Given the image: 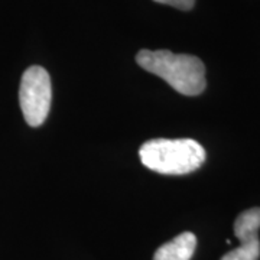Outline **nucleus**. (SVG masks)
Masks as SVG:
<instances>
[{"mask_svg":"<svg viewBox=\"0 0 260 260\" xmlns=\"http://www.w3.org/2000/svg\"><path fill=\"white\" fill-rule=\"evenodd\" d=\"M136 62L150 74L165 80L175 91L184 95H198L205 90V67L200 58L174 54L167 49H142Z\"/></svg>","mask_w":260,"mask_h":260,"instance_id":"obj_1","label":"nucleus"},{"mask_svg":"<svg viewBox=\"0 0 260 260\" xmlns=\"http://www.w3.org/2000/svg\"><path fill=\"white\" fill-rule=\"evenodd\" d=\"M142 164L164 175H185L204 164V148L194 139H152L139 149Z\"/></svg>","mask_w":260,"mask_h":260,"instance_id":"obj_2","label":"nucleus"},{"mask_svg":"<svg viewBox=\"0 0 260 260\" xmlns=\"http://www.w3.org/2000/svg\"><path fill=\"white\" fill-rule=\"evenodd\" d=\"M52 100L51 77L44 67L32 65L22 75L19 87V103L23 117L32 127L47 120Z\"/></svg>","mask_w":260,"mask_h":260,"instance_id":"obj_3","label":"nucleus"},{"mask_svg":"<svg viewBox=\"0 0 260 260\" xmlns=\"http://www.w3.org/2000/svg\"><path fill=\"white\" fill-rule=\"evenodd\" d=\"M260 208L243 211L234 221V234L240 246L225 253L221 260H259L260 257Z\"/></svg>","mask_w":260,"mask_h":260,"instance_id":"obj_4","label":"nucleus"},{"mask_svg":"<svg viewBox=\"0 0 260 260\" xmlns=\"http://www.w3.org/2000/svg\"><path fill=\"white\" fill-rule=\"evenodd\" d=\"M197 247V237L192 233H181L165 243L153 254V260H191Z\"/></svg>","mask_w":260,"mask_h":260,"instance_id":"obj_5","label":"nucleus"},{"mask_svg":"<svg viewBox=\"0 0 260 260\" xmlns=\"http://www.w3.org/2000/svg\"><path fill=\"white\" fill-rule=\"evenodd\" d=\"M153 2L168 5V6L177 8L179 10H191L195 5V0H153Z\"/></svg>","mask_w":260,"mask_h":260,"instance_id":"obj_6","label":"nucleus"}]
</instances>
